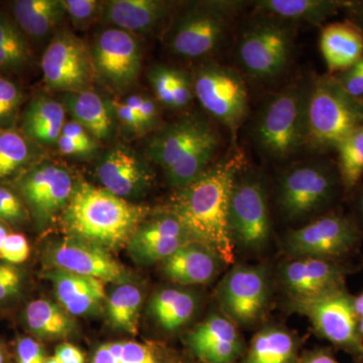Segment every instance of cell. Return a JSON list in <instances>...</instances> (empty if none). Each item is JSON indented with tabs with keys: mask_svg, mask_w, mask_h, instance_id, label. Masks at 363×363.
<instances>
[{
	"mask_svg": "<svg viewBox=\"0 0 363 363\" xmlns=\"http://www.w3.org/2000/svg\"><path fill=\"white\" fill-rule=\"evenodd\" d=\"M242 169L243 157L233 150L192 183L175 190L169 209L196 240L215 250L225 264L235 262L229 230V202L234 181Z\"/></svg>",
	"mask_w": 363,
	"mask_h": 363,
	"instance_id": "cell-1",
	"label": "cell"
},
{
	"mask_svg": "<svg viewBox=\"0 0 363 363\" xmlns=\"http://www.w3.org/2000/svg\"><path fill=\"white\" fill-rule=\"evenodd\" d=\"M147 214L145 207L121 199L102 187L78 182L61 214V222L67 235L111 252L128 245Z\"/></svg>",
	"mask_w": 363,
	"mask_h": 363,
	"instance_id": "cell-2",
	"label": "cell"
},
{
	"mask_svg": "<svg viewBox=\"0 0 363 363\" xmlns=\"http://www.w3.org/2000/svg\"><path fill=\"white\" fill-rule=\"evenodd\" d=\"M220 143V133L212 119L190 113L154 131L145 152L161 167L169 187L179 190L213 164Z\"/></svg>",
	"mask_w": 363,
	"mask_h": 363,
	"instance_id": "cell-3",
	"label": "cell"
},
{
	"mask_svg": "<svg viewBox=\"0 0 363 363\" xmlns=\"http://www.w3.org/2000/svg\"><path fill=\"white\" fill-rule=\"evenodd\" d=\"M252 2L201 0L177 6L164 28V44L169 54L186 60L212 61L234 33L236 23Z\"/></svg>",
	"mask_w": 363,
	"mask_h": 363,
	"instance_id": "cell-4",
	"label": "cell"
},
{
	"mask_svg": "<svg viewBox=\"0 0 363 363\" xmlns=\"http://www.w3.org/2000/svg\"><path fill=\"white\" fill-rule=\"evenodd\" d=\"M311 77L300 78L271 95L253 119V143L272 162L290 161L306 150Z\"/></svg>",
	"mask_w": 363,
	"mask_h": 363,
	"instance_id": "cell-5",
	"label": "cell"
},
{
	"mask_svg": "<svg viewBox=\"0 0 363 363\" xmlns=\"http://www.w3.org/2000/svg\"><path fill=\"white\" fill-rule=\"evenodd\" d=\"M298 28L252 9L236 35V60L243 77L269 83L285 75L295 56Z\"/></svg>",
	"mask_w": 363,
	"mask_h": 363,
	"instance_id": "cell-6",
	"label": "cell"
},
{
	"mask_svg": "<svg viewBox=\"0 0 363 363\" xmlns=\"http://www.w3.org/2000/svg\"><path fill=\"white\" fill-rule=\"evenodd\" d=\"M342 194L337 162L315 156L284 169L277 184L276 201L284 219L302 222L333 211Z\"/></svg>",
	"mask_w": 363,
	"mask_h": 363,
	"instance_id": "cell-7",
	"label": "cell"
},
{
	"mask_svg": "<svg viewBox=\"0 0 363 363\" xmlns=\"http://www.w3.org/2000/svg\"><path fill=\"white\" fill-rule=\"evenodd\" d=\"M363 125V99L350 94L330 74L312 76L306 150L314 156L335 152L350 133Z\"/></svg>",
	"mask_w": 363,
	"mask_h": 363,
	"instance_id": "cell-8",
	"label": "cell"
},
{
	"mask_svg": "<svg viewBox=\"0 0 363 363\" xmlns=\"http://www.w3.org/2000/svg\"><path fill=\"white\" fill-rule=\"evenodd\" d=\"M191 74L196 99L210 119L230 131L234 140L250 109L245 77L238 69L214 60L198 64Z\"/></svg>",
	"mask_w": 363,
	"mask_h": 363,
	"instance_id": "cell-9",
	"label": "cell"
},
{
	"mask_svg": "<svg viewBox=\"0 0 363 363\" xmlns=\"http://www.w3.org/2000/svg\"><path fill=\"white\" fill-rule=\"evenodd\" d=\"M229 230L234 247L248 252L264 250L271 240L269 191L257 172L241 169L229 202Z\"/></svg>",
	"mask_w": 363,
	"mask_h": 363,
	"instance_id": "cell-10",
	"label": "cell"
},
{
	"mask_svg": "<svg viewBox=\"0 0 363 363\" xmlns=\"http://www.w3.org/2000/svg\"><path fill=\"white\" fill-rule=\"evenodd\" d=\"M354 298L344 288L305 300H290L294 312L310 320L318 335L363 362V338Z\"/></svg>",
	"mask_w": 363,
	"mask_h": 363,
	"instance_id": "cell-11",
	"label": "cell"
},
{
	"mask_svg": "<svg viewBox=\"0 0 363 363\" xmlns=\"http://www.w3.org/2000/svg\"><path fill=\"white\" fill-rule=\"evenodd\" d=\"M362 238L351 215L333 210L289 231L284 247L292 259L314 257L337 262L357 247Z\"/></svg>",
	"mask_w": 363,
	"mask_h": 363,
	"instance_id": "cell-12",
	"label": "cell"
},
{
	"mask_svg": "<svg viewBox=\"0 0 363 363\" xmlns=\"http://www.w3.org/2000/svg\"><path fill=\"white\" fill-rule=\"evenodd\" d=\"M76 183L69 169L59 162L42 161L26 169L16 186L39 228L49 226L70 202Z\"/></svg>",
	"mask_w": 363,
	"mask_h": 363,
	"instance_id": "cell-13",
	"label": "cell"
},
{
	"mask_svg": "<svg viewBox=\"0 0 363 363\" xmlns=\"http://www.w3.org/2000/svg\"><path fill=\"white\" fill-rule=\"evenodd\" d=\"M216 296L222 314L238 326H253L269 306V271L264 266L233 264L219 284Z\"/></svg>",
	"mask_w": 363,
	"mask_h": 363,
	"instance_id": "cell-14",
	"label": "cell"
},
{
	"mask_svg": "<svg viewBox=\"0 0 363 363\" xmlns=\"http://www.w3.org/2000/svg\"><path fill=\"white\" fill-rule=\"evenodd\" d=\"M90 52L95 79L111 89H130L140 78L143 45L133 33L107 26L95 35Z\"/></svg>",
	"mask_w": 363,
	"mask_h": 363,
	"instance_id": "cell-15",
	"label": "cell"
},
{
	"mask_svg": "<svg viewBox=\"0 0 363 363\" xmlns=\"http://www.w3.org/2000/svg\"><path fill=\"white\" fill-rule=\"evenodd\" d=\"M40 66L45 85L57 92L90 90L95 80L89 45L69 30L54 33Z\"/></svg>",
	"mask_w": 363,
	"mask_h": 363,
	"instance_id": "cell-16",
	"label": "cell"
},
{
	"mask_svg": "<svg viewBox=\"0 0 363 363\" xmlns=\"http://www.w3.org/2000/svg\"><path fill=\"white\" fill-rule=\"evenodd\" d=\"M43 259L47 269L91 277L104 283L130 281L128 271L112 257L111 252L73 236L66 235L48 243Z\"/></svg>",
	"mask_w": 363,
	"mask_h": 363,
	"instance_id": "cell-17",
	"label": "cell"
},
{
	"mask_svg": "<svg viewBox=\"0 0 363 363\" xmlns=\"http://www.w3.org/2000/svg\"><path fill=\"white\" fill-rule=\"evenodd\" d=\"M96 177L105 190L133 202L149 192L155 174L145 157L128 145L118 143L100 157Z\"/></svg>",
	"mask_w": 363,
	"mask_h": 363,
	"instance_id": "cell-18",
	"label": "cell"
},
{
	"mask_svg": "<svg viewBox=\"0 0 363 363\" xmlns=\"http://www.w3.org/2000/svg\"><path fill=\"white\" fill-rule=\"evenodd\" d=\"M196 240L173 212H160L145 218L131 236L126 248L140 266L162 262L176 250Z\"/></svg>",
	"mask_w": 363,
	"mask_h": 363,
	"instance_id": "cell-19",
	"label": "cell"
},
{
	"mask_svg": "<svg viewBox=\"0 0 363 363\" xmlns=\"http://www.w3.org/2000/svg\"><path fill=\"white\" fill-rule=\"evenodd\" d=\"M344 274L336 262L296 257L281 264L279 279L290 300H305L344 288Z\"/></svg>",
	"mask_w": 363,
	"mask_h": 363,
	"instance_id": "cell-20",
	"label": "cell"
},
{
	"mask_svg": "<svg viewBox=\"0 0 363 363\" xmlns=\"http://www.w3.org/2000/svg\"><path fill=\"white\" fill-rule=\"evenodd\" d=\"M238 327L222 313H213L188 334L189 350L203 363H236L245 352Z\"/></svg>",
	"mask_w": 363,
	"mask_h": 363,
	"instance_id": "cell-21",
	"label": "cell"
},
{
	"mask_svg": "<svg viewBox=\"0 0 363 363\" xmlns=\"http://www.w3.org/2000/svg\"><path fill=\"white\" fill-rule=\"evenodd\" d=\"M177 6L164 0H111L104 2L100 21L135 35H147L166 28Z\"/></svg>",
	"mask_w": 363,
	"mask_h": 363,
	"instance_id": "cell-22",
	"label": "cell"
},
{
	"mask_svg": "<svg viewBox=\"0 0 363 363\" xmlns=\"http://www.w3.org/2000/svg\"><path fill=\"white\" fill-rule=\"evenodd\" d=\"M45 277L51 281L59 304L71 316H99L104 312L107 293L101 279L58 269H47Z\"/></svg>",
	"mask_w": 363,
	"mask_h": 363,
	"instance_id": "cell-23",
	"label": "cell"
},
{
	"mask_svg": "<svg viewBox=\"0 0 363 363\" xmlns=\"http://www.w3.org/2000/svg\"><path fill=\"white\" fill-rule=\"evenodd\" d=\"M225 262L204 243L190 241L162 262V272L179 286L204 285L213 281Z\"/></svg>",
	"mask_w": 363,
	"mask_h": 363,
	"instance_id": "cell-24",
	"label": "cell"
},
{
	"mask_svg": "<svg viewBox=\"0 0 363 363\" xmlns=\"http://www.w3.org/2000/svg\"><path fill=\"white\" fill-rule=\"evenodd\" d=\"M319 47L328 74L335 75L363 57V33L348 20L331 23L322 28Z\"/></svg>",
	"mask_w": 363,
	"mask_h": 363,
	"instance_id": "cell-25",
	"label": "cell"
},
{
	"mask_svg": "<svg viewBox=\"0 0 363 363\" xmlns=\"http://www.w3.org/2000/svg\"><path fill=\"white\" fill-rule=\"evenodd\" d=\"M67 112L61 101L39 94L30 100L21 119V133L43 147H57Z\"/></svg>",
	"mask_w": 363,
	"mask_h": 363,
	"instance_id": "cell-26",
	"label": "cell"
},
{
	"mask_svg": "<svg viewBox=\"0 0 363 363\" xmlns=\"http://www.w3.org/2000/svg\"><path fill=\"white\" fill-rule=\"evenodd\" d=\"M345 0H257L253 11L302 26H321L342 11Z\"/></svg>",
	"mask_w": 363,
	"mask_h": 363,
	"instance_id": "cell-27",
	"label": "cell"
},
{
	"mask_svg": "<svg viewBox=\"0 0 363 363\" xmlns=\"http://www.w3.org/2000/svg\"><path fill=\"white\" fill-rule=\"evenodd\" d=\"M61 102L72 119L96 140H108L113 135L116 118L111 104L94 91L63 93Z\"/></svg>",
	"mask_w": 363,
	"mask_h": 363,
	"instance_id": "cell-28",
	"label": "cell"
},
{
	"mask_svg": "<svg viewBox=\"0 0 363 363\" xmlns=\"http://www.w3.org/2000/svg\"><path fill=\"white\" fill-rule=\"evenodd\" d=\"M199 300L192 291L169 286L157 291L150 302V312L162 330L174 333L192 321Z\"/></svg>",
	"mask_w": 363,
	"mask_h": 363,
	"instance_id": "cell-29",
	"label": "cell"
},
{
	"mask_svg": "<svg viewBox=\"0 0 363 363\" xmlns=\"http://www.w3.org/2000/svg\"><path fill=\"white\" fill-rule=\"evenodd\" d=\"M11 14L26 37L35 40L52 35L67 16L63 0H16Z\"/></svg>",
	"mask_w": 363,
	"mask_h": 363,
	"instance_id": "cell-30",
	"label": "cell"
},
{
	"mask_svg": "<svg viewBox=\"0 0 363 363\" xmlns=\"http://www.w3.org/2000/svg\"><path fill=\"white\" fill-rule=\"evenodd\" d=\"M147 78L157 101L172 111L188 108L195 98L192 74L180 68L155 65L150 69Z\"/></svg>",
	"mask_w": 363,
	"mask_h": 363,
	"instance_id": "cell-31",
	"label": "cell"
},
{
	"mask_svg": "<svg viewBox=\"0 0 363 363\" xmlns=\"http://www.w3.org/2000/svg\"><path fill=\"white\" fill-rule=\"evenodd\" d=\"M25 323L33 335L44 340L65 339L75 333L77 326L68 312L52 301L39 298L28 303Z\"/></svg>",
	"mask_w": 363,
	"mask_h": 363,
	"instance_id": "cell-32",
	"label": "cell"
},
{
	"mask_svg": "<svg viewBox=\"0 0 363 363\" xmlns=\"http://www.w3.org/2000/svg\"><path fill=\"white\" fill-rule=\"evenodd\" d=\"M298 343L290 331L267 325L253 336L245 363H297Z\"/></svg>",
	"mask_w": 363,
	"mask_h": 363,
	"instance_id": "cell-33",
	"label": "cell"
},
{
	"mask_svg": "<svg viewBox=\"0 0 363 363\" xmlns=\"http://www.w3.org/2000/svg\"><path fill=\"white\" fill-rule=\"evenodd\" d=\"M143 302L140 286L130 281L114 284L113 289L107 294L104 307L109 324L118 331L135 335L138 330Z\"/></svg>",
	"mask_w": 363,
	"mask_h": 363,
	"instance_id": "cell-34",
	"label": "cell"
},
{
	"mask_svg": "<svg viewBox=\"0 0 363 363\" xmlns=\"http://www.w3.org/2000/svg\"><path fill=\"white\" fill-rule=\"evenodd\" d=\"M32 61L26 35L13 18L0 13V70L18 73Z\"/></svg>",
	"mask_w": 363,
	"mask_h": 363,
	"instance_id": "cell-35",
	"label": "cell"
},
{
	"mask_svg": "<svg viewBox=\"0 0 363 363\" xmlns=\"http://www.w3.org/2000/svg\"><path fill=\"white\" fill-rule=\"evenodd\" d=\"M154 346L133 340L113 341L98 346L91 363H168Z\"/></svg>",
	"mask_w": 363,
	"mask_h": 363,
	"instance_id": "cell-36",
	"label": "cell"
},
{
	"mask_svg": "<svg viewBox=\"0 0 363 363\" xmlns=\"http://www.w3.org/2000/svg\"><path fill=\"white\" fill-rule=\"evenodd\" d=\"M337 166L344 193L352 192L363 177V125L350 133L338 145Z\"/></svg>",
	"mask_w": 363,
	"mask_h": 363,
	"instance_id": "cell-37",
	"label": "cell"
},
{
	"mask_svg": "<svg viewBox=\"0 0 363 363\" xmlns=\"http://www.w3.org/2000/svg\"><path fill=\"white\" fill-rule=\"evenodd\" d=\"M35 157L32 140L23 133L13 128L0 130V179L13 175Z\"/></svg>",
	"mask_w": 363,
	"mask_h": 363,
	"instance_id": "cell-38",
	"label": "cell"
},
{
	"mask_svg": "<svg viewBox=\"0 0 363 363\" xmlns=\"http://www.w3.org/2000/svg\"><path fill=\"white\" fill-rule=\"evenodd\" d=\"M23 99L21 88L13 81L0 75V130L13 128Z\"/></svg>",
	"mask_w": 363,
	"mask_h": 363,
	"instance_id": "cell-39",
	"label": "cell"
},
{
	"mask_svg": "<svg viewBox=\"0 0 363 363\" xmlns=\"http://www.w3.org/2000/svg\"><path fill=\"white\" fill-rule=\"evenodd\" d=\"M123 101L138 114L145 135L161 128V112L156 98L149 95L133 94L124 98Z\"/></svg>",
	"mask_w": 363,
	"mask_h": 363,
	"instance_id": "cell-40",
	"label": "cell"
},
{
	"mask_svg": "<svg viewBox=\"0 0 363 363\" xmlns=\"http://www.w3.org/2000/svg\"><path fill=\"white\" fill-rule=\"evenodd\" d=\"M67 16L79 30H85L101 20L104 1L98 0H63Z\"/></svg>",
	"mask_w": 363,
	"mask_h": 363,
	"instance_id": "cell-41",
	"label": "cell"
},
{
	"mask_svg": "<svg viewBox=\"0 0 363 363\" xmlns=\"http://www.w3.org/2000/svg\"><path fill=\"white\" fill-rule=\"evenodd\" d=\"M28 218L25 203L9 189L0 187V221L21 223Z\"/></svg>",
	"mask_w": 363,
	"mask_h": 363,
	"instance_id": "cell-42",
	"label": "cell"
},
{
	"mask_svg": "<svg viewBox=\"0 0 363 363\" xmlns=\"http://www.w3.org/2000/svg\"><path fill=\"white\" fill-rule=\"evenodd\" d=\"M23 272L16 264L0 259V302L18 296L23 289Z\"/></svg>",
	"mask_w": 363,
	"mask_h": 363,
	"instance_id": "cell-43",
	"label": "cell"
},
{
	"mask_svg": "<svg viewBox=\"0 0 363 363\" xmlns=\"http://www.w3.org/2000/svg\"><path fill=\"white\" fill-rule=\"evenodd\" d=\"M28 255L30 245L26 236L20 233H9L0 250V259L16 266L25 262Z\"/></svg>",
	"mask_w": 363,
	"mask_h": 363,
	"instance_id": "cell-44",
	"label": "cell"
},
{
	"mask_svg": "<svg viewBox=\"0 0 363 363\" xmlns=\"http://www.w3.org/2000/svg\"><path fill=\"white\" fill-rule=\"evenodd\" d=\"M333 76L350 94L363 99V57L350 68Z\"/></svg>",
	"mask_w": 363,
	"mask_h": 363,
	"instance_id": "cell-45",
	"label": "cell"
},
{
	"mask_svg": "<svg viewBox=\"0 0 363 363\" xmlns=\"http://www.w3.org/2000/svg\"><path fill=\"white\" fill-rule=\"evenodd\" d=\"M111 104L112 111H113L114 118L116 121H118L123 126L124 130L128 135H145L140 124V117L135 111L130 108L128 104L121 101H109Z\"/></svg>",
	"mask_w": 363,
	"mask_h": 363,
	"instance_id": "cell-46",
	"label": "cell"
},
{
	"mask_svg": "<svg viewBox=\"0 0 363 363\" xmlns=\"http://www.w3.org/2000/svg\"><path fill=\"white\" fill-rule=\"evenodd\" d=\"M61 135L70 138L72 140L87 150L92 156H95L99 152V140L73 119L66 121Z\"/></svg>",
	"mask_w": 363,
	"mask_h": 363,
	"instance_id": "cell-47",
	"label": "cell"
},
{
	"mask_svg": "<svg viewBox=\"0 0 363 363\" xmlns=\"http://www.w3.org/2000/svg\"><path fill=\"white\" fill-rule=\"evenodd\" d=\"M18 363H45V355L43 346L30 337H23L16 344Z\"/></svg>",
	"mask_w": 363,
	"mask_h": 363,
	"instance_id": "cell-48",
	"label": "cell"
},
{
	"mask_svg": "<svg viewBox=\"0 0 363 363\" xmlns=\"http://www.w3.org/2000/svg\"><path fill=\"white\" fill-rule=\"evenodd\" d=\"M54 357L59 363H85V355L82 350L68 342L59 345L55 351Z\"/></svg>",
	"mask_w": 363,
	"mask_h": 363,
	"instance_id": "cell-49",
	"label": "cell"
},
{
	"mask_svg": "<svg viewBox=\"0 0 363 363\" xmlns=\"http://www.w3.org/2000/svg\"><path fill=\"white\" fill-rule=\"evenodd\" d=\"M57 147L64 156L78 157V159H89V157H93L87 150H85L84 147H81L66 135H60Z\"/></svg>",
	"mask_w": 363,
	"mask_h": 363,
	"instance_id": "cell-50",
	"label": "cell"
},
{
	"mask_svg": "<svg viewBox=\"0 0 363 363\" xmlns=\"http://www.w3.org/2000/svg\"><path fill=\"white\" fill-rule=\"evenodd\" d=\"M347 20L363 33V0H345L343 11Z\"/></svg>",
	"mask_w": 363,
	"mask_h": 363,
	"instance_id": "cell-51",
	"label": "cell"
},
{
	"mask_svg": "<svg viewBox=\"0 0 363 363\" xmlns=\"http://www.w3.org/2000/svg\"><path fill=\"white\" fill-rule=\"evenodd\" d=\"M351 193L353 194V214L351 216L354 218L363 235V183H360Z\"/></svg>",
	"mask_w": 363,
	"mask_h": 363,
	"instance_id": "cell-52",
	"label": "cell"
},
{
	"mask_svg": "<svg viewBox=\"0 0 363 363\" xmlns=\"http://www.w3.org/2000/svg\"><path fill=\"white\" fill-rule=\"evenodd\" d=\"M297 363H339L336 358L327 350H318L305 353L298 358Z\"/></svg>",
	"mask_w": 363,
	"mask_h": 363,
	"instance_id": "cell-53",
	"label": "cell"
},
{
	"mask_svg": "<svg viewBox=\"0 0 363 363\" xmlns=\"http://www.w3.org/2000/svg\"><path fill=\"white\" fill-rule=\"evenodd\" d=\"M353 305H354L355 313H357V317L359 319L363 318V293L358 297L354 298L353 300Z\"/></svg>",
	"mask_w": 363,
	"mask_h": 363,
	"instance_id": "cell-54",
	"label": "cell"
},
{
	"mask_svg": "<svg viewBox=\"0 0 363 363\" xmlns=\"http://www.w3.org/2000/svg\"><path fill=\"white\" fill-rule=\"evenodd\" d=\"M9 234V229L6 228V224L0 221V250H1Z\"/></svg>",
	"mask_w": 363,
	"mask_h": 363,
	"instance_id": "cell-55",
	"label": "cell"
},
{
	"mask_svg": "<svg viewBox=\"0 0 363 363\" xmlns=\"http://www.w3.org/2000/svg\"><path fill=\"white\" fill-rule=\"evenodd\" d=\"M6 362V353H4V346L0 343V363Z\"/></svg>",
	"mask_w": 363,
	"mask_h": 363,
	"instance_id": "cell-56",
	"label": "cell"
},
{
	"mask_svg": "<svg viewBox=\"0 0 363 363\" xmlns=\"http://www.w3.org/2000/svg\"><path fill=\"white\" fill-rule=\"evenodd\" d=\"M45 363H59L58 360L55 357H50L45 358Z\"/></svg>",
	"mask_w": 363,
	"mask_h": 363,
	"instance_id": "cell-57",
	"label": "cell"
},
{
	"mask_svg": "<svg viewBox=\"0 0 363 363\" xmlns=\"http://www.w3.org/2000/svg\"><path fill=\"white\" fill-rule=\"evenodd\" d=\"M358 329H359L360 335H362V338H363V318H362V319H359V324H358Z\"/></svg>",
	"mask_w": 363,
	"mask_h": 363,
	"instance_id": "cell-58",
	"label": "cell"
},
{
	"mask_svg": "<svg viewBox=\"0 0 363 363\" xmlns=\"http://www.w3.org/2000/svg\"><path fill=\"white\" fill-rule=\"evenodd\" d=\"M168 363H186V362H182V360H174V362H169Z\"/></svg>",
	"mask_w": 363,
	"mask_h": 363,
	"instance_id": "cell-59",
	"label": "cell"
}]
</instances>
